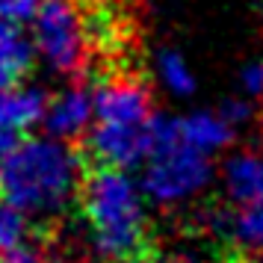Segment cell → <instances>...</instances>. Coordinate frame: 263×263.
<instances>
[{"label":"cell","instance_id":"cell-5","mask_svg":"<svg viewBox=\"0 0 263 263\" xmlns=\"http://www.w3.org/2000/svg\"><path fill=\"white\" fill-rule=\"evenodd\" d=\"M225 249L263 257V148L225 163V207L216 216Z\"/></svg>","mask_w":263,"mask_h":263},{"label":"cell","instance_id":"cell-2","mask_svg":"<svg viewBox=\"0 0 263 263\" xmlns=\"http://www.w3.org/2000/svg\"><path fill=\"white\" fill-rule=\"evenodd\" d=\"M80 163L74 213L89 231L98 257L104 263H157L160 246L154 225L127 168Z\"/></svg>","mask_w":263,"mask_h":263},{"label":"cell","instance_id":"cell-12","mask_svg":"<svg viewBox=\"0 0 263 263\" xmlns=\"http://www.w3.org/2000/svg\"><path fill=\"white\" fill-rule=\"evenodd\" d=\"M39 0H0V21H9V24H24L33 21Z\"/></svg>","mask_w":263,"mask_h":263},{"label":"cell","instance_id":"cell-9","mask_svg":"<svg viewBox=\"0 0 263 263\" xmlns=\"http://www.w3.org/2000/svg\"><path fill=\"white\" fill-rule=\"evenodd\" d=\"M33 71V45L24 39L18 24L0 21V89L18 86Z\"/></svg>","mask_w":263,"mask_h":263},{"label":"cell","instance_id":"cell-6","mask_svg":"<svg viewBox=\"0 0 263 263\" xmlns=\"http://www.w3.org/2000/svg\"><path fill=\"white\" fill-rule=\"evenodd\" d=\"M33 48L50 68L65 77H77L89 65V39L83 15L74 0H39L33 12Z\"/></svg>","mask_w":263,"mask_h":263},{"label":"cell","instance_id":"cell-3","mask_svg":"<svg viewBox=\"0 0 263 263\" xmlns=\"http://www.w3.org/2000/svg\"><path fill=\"white\" fill-rule=\"evenodd\" d=\"M80 168L83 163L74 142H62L57 136L18 139L0 163V192L30 222H36L33 231L50 242L53 225L74 210Z\"/></svg>","mask_w":263,"mask_h":263},{"label":"cell","instance_id":"cell-11","mask_svg":"<svg viewBox=\"0 0 263 263\" xmlns=\"http://www.w3.org/2000/svg\"><path fill=\"white\" fill-rule=\"evenodd\" d=\"M157 68H160V77L166 80V86L178 95H190L195 89V77L186 68V62L178 50H160V60H157Z\"/></svg>","mask_w":263,"mask_h":263},{"label":"cell","instance_id":"cell-15","mask_svg":"<svg viewBox=\"0 0 263 263\" xmlns=\"http://www.w3.org/2000/svg\"><path fill=\"white\" fill-rule=\"evenodd\" d=\"M21 136H15V133H6V130H0V163H3V157L9 154V148H12L15 142H18Z\"/></svg>","mask_w":263,"mask_h":263},{"label":"cell","instance_id":"cell-10","mask_svg":"<svg viewBox=\"0 0 263 263\" xmlns=\"http://www.w3.org/2000/svg\"><path fill=\"white\" fill-rule=\"evenodd\" d=\"M178 127L183 133V139L192 142L195 148H201L204 154L222 151L234 139V124L222 112H192V116L178 119Z\"/></svg>","mask_w":263,"mask_h":263},{"label":"cell","instance_id":"cell-8","mask_svg":"<svg viewBox=\"0 0 263 263\" xmlns=\"http://www.w3.org/2000/svg\"><path fill=\"white\" fill-rule=\"evenodd\" d=\"M48 107V95L42 89H30V86H9L0 89V130L24 136L33 124L42 121Z\"/></svg>","mask_w":263,"mask_h":263},{"label":"cell","instance_id":"cell-14","mask_svg":"<svg viewBox=\"0 0 263 263\" xmlns=\"http://www.w3.org/2000/svg\"><path fill=\"white\" fill-rule=\"evenodd\" d=\"M242 86L249 89V95L263 98V60H254V62L246 65V71H242Z\"/></svg>","mask_w":263,"mask_h":263},{"label":"cell","instance_id":"cell-4","mask_svg":"<svg viewBox=\"0 0 263 263\" xmlns=\"http://www.w3.org/2000/svg\"><path fill=\"white\" fill-rule=\"evenodd\" d=\"M210 172V154L183 139L178 119L157 116L151 148L142 160V190L157 204H175L204 190Z\"/></svg>","mask_w":263,"mask_h":263},{"label":"cell","instance_id":"cell-13","mask_svg":"<svg viewBox=\"0 0 263 263\" xmlns=\"http://www.w3.org/2000/svg\"><path fill=\"white\" fill-rule=\"evenodd\" d=\"M0 263H48V249L21 242L9 251H0Z\"/></svg>","mask_w":263,"mask_h":263},{"label":"cell","instance_id":"cell-7","mask_svg":"<svg viewBox=\"0 0 263 263\" xmlns=\"http://www.w3.org/2000/svg\"><path fill=\"white\" fill-rule=\"evenodd\" d=\"M45 124L48 133L62 142H80L83 139L89 119H92V92L89 83H71L60 95H53L45 107Z\"/></svg>","mask_w":263,"mask_h":263},{"label":"cell","instance_id":"cell-1","mask_svg":"<svg viewBox=\"0 0 263 263\" xmlns=\"http://www.w3.org/2000/svg\"><path fill=\"white\" fill-rule=\"evenodd\" d=\"M92 80V130L77 145L80 160L101 166L133 168L151 148L154 136V104L151 86L145 80L142 62H116L89 71Z\"/></svg>","mask_w":263,"mask_h":263}]
</instances>
